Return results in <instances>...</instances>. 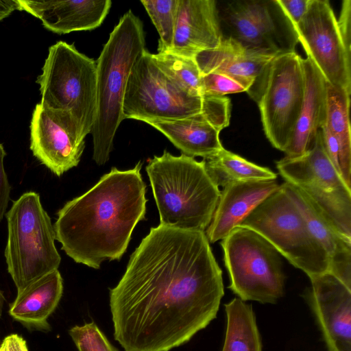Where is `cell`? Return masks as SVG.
I'll list each match as a JSON object with an SVG mask.
<instances>
[{
	"mask_svg": "<svg viewBox=\"0 0 351 351\" xmlns=\"http://www.w3.org/2000/svg\"><path fill=\"white\" fill-rule=\"evenodd\" d=\"M223 295L204 231L152 228L110 290L114 337L125 351H169L216 317Z\"/></svg>",
	"mask_w": 351,
	"mask_h": 351,
	"instance_id": "cell-1",
	"label": "cell"
},
{
	"mask_svg": "<svg viewBox=\"0 0 351 351\" xmlns=\"http://www.w3.org/2000/svg\"><path fill=\"white\" fill-rule=\"evenodd\" d=\"M142 162L128 170L115 167L88 191L67 202L53 224L62 250L77 263L99 269L120 260L136 224L146 213Z\"/></svg>",
	"mask_w": 351,
	"mask_h": 351,
	"instance_id": "cell-2",
	"label": "cell"
},
{
	"mask_svg": "<svg viewBox=\"0 0 351 351\" xmlns=\"http://www.w3.org/2000/svg\"><path fill=\"white\" fill-rule=\"evenodd\" d=\"M145 49L143 23L129 10L111 32L96 61L97 109L90 134L93 158L99 165H104L109 159L115 134L123 120L127 82Z\"/></svg>",
	"mask_w": 351,
	"mask_h": 351,
	"instance_id": "cell-3",
	"label": "cell"
},
{
	"mask_svg": "<svg viewBox=\"0 0 351 351\" xmlns=\"http://www.w3.org/2000/svg\"><path fill=\"white\" fill-rule=\"evenodd\" d=\"M160 215V225L204 231L216 208L220 190L209 177L204 160L165 150L146 166Z\"/></svg>",
	"mask_w": 351,
	"mask_h": 351,
	"instance_id": "cell-4",
	"label": "cell"
},
{
	"mask_svg": "<svg viewBox=\"0 0 351 351\" xmlns=\"http://www.w3.org/2000/svg\"><path fill=\"white\" fill-rule=\"evenodd\" d=\"M204 113L214 123L230 115L226 96H193L169 79L153 61L146 49L135 62L125 90L123 119L143 122L170 120Z\"/></svg>",
	"mask_w": 351,
	"mask_h": 351,
	"instance_id": "cell-5",
	"label": "cell"
},
{
	"mask_svg": "<svg viewBox=\"0 0 351 351\" xmlns=\"http://www.w3.org/2000/svg\"><path fill=\"white\" fill-rule=\"evenodd\" d=\"M5 217L8 240L4 255L8 271L19 292L57 270L61 257L55 245L53 225L39 194L34 191L22 194Z\"/></svg>",
	"mask_w": 351,
	"mask_h": 351,
	"instance_id": "cell-6",
	"label": "cell"
},
{
	"mask_svg": "<svg viewBox=\"0 0 351 351\" xmlns=\"http://www.w3.org/2000/svg\"><path fill=\"white\" fill-rule=\"evenodd\" d=\"M40 104L67 112L82 137L91 132L97 109V63L73 44L58 41L49 48L37 77Z\"/></svg>",
	"mask_w": 351,
	"mask_h": 351,
	"instance_id": "cell-7",
	"label": "cell"
},
{
	"mask_svg": "<svg viewBox=\"0 0 351 351\" xmlns=\"http://www.w3.org/2000/svg\"><path fill=\"white\" fill-rule=\"evenodd\" d=\"M237 226L258 233L309 278L329 272L325 251L311 236L300 210L281 184Z\"/></svg>",
	"mask_w": 351,
	"mask_h": 351,
	"instance_id": "cell-8",
	"label": "cell"
},
{
	"mask_svg": "<svg viewBox=\"0 0 351 351\" xmlns=\"http://www.w3.org/2000/svg\"><path fill=\"white\" fill-rule=\"evenodd\" d=\"M221 245L230 278L228 288L241 300L274 304L284 294L280 256L256 232L237 226Z\"/></svg>",
	"mask_w": 351,
	"mask_h": 351,
	"instance_id": "cell-9",
	"label": "cell"
},
{
	"mask_svg": "<svg viewBox=\"0 0 351 351\" xmlns=\"http://www.w3.org/2000/svg\"><path fill=\"white\" fill-rule=\"evenodd\" d=\"M276 165L285 182L300 190L336 230L351 242V189L328 158L321 130L303 155L285 156Z\"/></svg>",
	"mask_w": 351,
	"mask_h": 351,
	"instance_id": "cell-10",
	"label": "cell"
},
{
	"mask_svg": "<svg viewBox=\"0 0 351 351\" xmlns=\"http://www.w3.org/2000/svg\"><path fill=\"white\" fill-rule=\"evenodd\" d=\"M302 57L296 52L274 57L261 79L247 92L258 106L265 134L285 152L304 99Z\"/></svg>",
	"mask_w": 351,
	"mask_h": 351,
	"instance_id": "cell-11",
	"label": "cell"
},
{
	"mask_svg": "<svg viewBox=\"0 0 351 351\" xmlns=\"http://www.w3.org/2000/svg\"><path fill=\"white\" fill-rule=\"evenodd\" d=\"M217 8L222 36L272 56L296 52L295 26L278 0L224 1Z\"/></svg>",
	"mask_w": 351,
	"mask_h": 351,
	"instance_id": "cell-12",
	"label": "cell"
},
{
	"mask_svg": "<svg viewBox=\"0 0 351 351\" xmlns=\"http://www.w3.org/2000/svg\"><path fill=\"white\" fill-rule=\"evenodd\" d=\"M295 29L307 57L326 81L351 94V45L341 33L330 2L309 0Z\"/></svg>",
	"mask_w": 351,
	"mask_h": 351,
	"instance_id": "cell-13",
	"label": "cell"
},
{
	"mask_svg": "<svg viewBox=\"0 0 351 351\" xmlns=\"http://www.w3.org/2000/svg\"><path fill=\"white\" fill-rule=\"evenodd\" d=\"M33 155L57 176L77 166L85 141L66 112L36 105L30 123Z\"/></svg>",
	"mask_w": 351,
	"mask_h": 351,
	"instance_id": "cell-14",
	"label": "cell"
},
{
	"mask_svg": "<svg viewBox=\"0 0 351 351\" xmlns=\"http://www.w3.org/2000/svg\"><path fill=\"white\" fill-rule=\"evenodd\" d=\"M310 280L308 302L328 351H351V289L329 272Z\"/></svg>",
	"mask_w": 351,
	"mask_h": 351,
	"instance_id": "cell-15",
	"label": "cell"
},
{
	"mask_svg": "<svg viewBox=\"0 0 351 351\" xmlns=\"http://www.w3.org/2000/svg\"><path fill=\"white\" fill-rule=\"evenodd\" d=\"M221 38L217 1L178 0L171 53L194 58L216 47Z\"/></svg>",
	"mask_w": 351,
	"mask_h": 351,
	"instance_id": "cell-16",
	"label": "cell"
},
{
	"mask_svg": "<svg viewBox=\"0 0 351 351\" xmlns=\"http://www.w3.org/2000/svg\"><path fill=\"white\" fill-rule=\"evenodd\" d=\"M19 1L21 10L38 19L47 29L58 34L99 27L112 5L110 0Z\"/></svg>",
	"mask_w": 351,
	"mask_h": 351,
	"instance_id": "cell-17",
	"label": "cell"
},
{
	"mask_svg": "<svg viewBox=\"0 0 351 351\" xmlns=\"http://www.w3.org/2000/svg\"><path fill=\"white\" fill-rule=\"evenodd\" d=\"M280 185L272 180L238 182L223 187L205 232L209 243L225 238Z\"/></svg>",
	"mask_w": 351,
	"mask_h": 351,
	"instance_id": "cell-18",
	"label": "cell"
},
{
	"mask_svg": "<svg viewBox=\"0 0 351 351\" xmlns=\"http://www.w3.org/2000/svg\"><path fill=\"white\" fill-rule=\"evenodd\" d=\"M304 92L300 112L285 156L295 158L303 155L313 145L317 134L326 119V81L308 58H302Z\"/></svg>",
	"mask_w": 351,
	"mask_h": 351,
	"instance_id": "cell-19",
	"label": "cell"
},
{
	"mask_svg": "<svg viewBox=\"0 0 351 351\" xmlns=\"http://www.w3.org/2000/svg\"><path fill=\"white\" fill-rule=\"evenodd\" d=\"M281 185L300 210L311 236L325 251L329 273L351 289V242L336 230L300 190L286 182Z\"/></svg>",
	"mask_w": 351,
	"mask_h": 351,
	"instance_id": "cell-20",
	"label": "cell"
},
{
	"mask_svg": "<svg viewBox=\"0 0 351 351\" xmlns=\"http://www.w3.org/2000/svg\"><path fill=\"white\" fill-rule=\"evenodd\" d=\"M274 57L252 51L230 38L222 36L216 47L197 53L194 59L201 75L222 73L250 82L253 86Z\"/></svg>",
	"mask_w": 351,
	"mask_h": 351,
	"instance_id": "cell-21",
	"label": "cell"
},
{
	"mask_svg": "<svg viewBox=\"0 0 351 351\" xmlns=\"http://www.w3.org/2000/svg\"><path fill=\"white\" fill-rule=\"evenodd\" d=\"M63 292V280L58 269L32 282L17 292L10 304L9 315L32 330L48 332L47 321L56 308Z\"/></svg>",
	"mask_w": 351,
	"mask_h": 351,
	"instance_id": "cell-22",
	"label": "cell"
},
{
	"mask_svg": "<svg viewBox=\"0 0 351 351\" xmlns=\"http://www.w3.org/2000/svg\"><path fill=\"white\" fill-rule=\"evenodd\" d=\"M146 123L162 133L186 156H200L207 160L223 149L219 139L221 130L204 113L182 119Z\"/></svg>",
	"mask_w": 351,
	"mask_h": 351,
	"instance_id": "cell-23",
	"label": "cell"
},
{
	"mask_svg": "<svg viewBox=\"0 0 351 351\" xmlns=\"http://www.w3.org/2000/svg\"><path fill=\"white\" fill-rule=\"evenodd\" d=\"M326 92V119L324 125L339 143V173L346 184L351 189L350 94L327 82Z\"/></svg>",
	"mask_w": 351,
	"mask_h": 351,
	"instance_id": "cell-24",
	"label": "cell"
},
{
	"mask_svg": "<svg viewBox=\"0 0 351 351\" xmlns=\"http://www.w3.org/2000/svg\"><path fill=\"white\" fill-rule=\"evenodd\" d=\"M225 309L227 324L221 351H263L252 306L235 298L225 305Z\"/></svg>",
	"mask_w": 351,
	"mask_h": 351,
	"instance_id": "cell-25",
	"label": "cell"
},
{
	"mask_svg": "<svg viewBox=\"0 0 351 351\" xmlns=\"http://www.w3.org/2000/svg\"><path fill=\"white\" fill-rule=\"evenodd\" d=\"M206 170L219 187L238 182L276 180L277 174L223 148L215 156L204 160Z\"/></svg>",
	"mask_w": 351,
	"mask_h": 351,
	"instance_id": "cell-26",
	"label": "cell"
},
{
	"mask_svg": "<svg viewBox=\"0 0 351 351\" xmlns=\"http://www.w3.org/2000/svg\"><path fill=\"white\" fill-rule=\"evenodd\" d=\"M151 56L158 67L182 90L202 97V75L194 58L171 52L151 53Z\"/></svg>",
	"mask_w": 351,
	"mask_h": 351,
	"instance_id": "cell-27",
	"label": "cell"
},
{
	"mask_svg": "<svg viewBox=\"0 0 351 351\" xmlns=\"http://www.w3.org/2000/svg\"><path fill=\"white\" fill-rule=\"evenodd\" d=\"M159 34L158 53L171 52L176 23L178 0H141Z\"/></svg>",
	"mask_w": 351,
	"mask_h": 351,
	"instance_id": "cell-28",
	"label": "cell"
},
{
	"mask_svg": "<svg viewBox=\"0 0 351 351\" xmlns=\"http://www.w3.org/2000/svg\"><path fill=\"white\" fill-rule=\"evenodd\" d=\"M252 83L222 73L212 72L202 75V96H225L247 92Z\"/></svg>",
	"mask_w": 351,
	"mask_h": 351,
	"instance_id": "cell-29",
	"label": "cell"
},
{
	"mask_svg": "<svg viewBox=\"0 0 351 351\" xmlns=\"http://www.w3.org/2000/svg\"><path fill=\"white\" fill-rule=\"evenodd\" d=\"M69 334L79 351H119L93 322L75 326Z\"/></svg>",
	"mask_w": 351,
	"mask_h": 351,
	"instance_id": "cell-30",
	"label": "cell"
},
{
	"mask_svg": "<svg viewBox=\"0 0 351 351\" xmlns=\"http://www.w3.org/2000/svg\"><path fill=\"white\" fill-rule=\"evenodd\" d=\"M5 156L6 152L4 147L0 143V222L5 215L11 191V186L8 182L3 166V159Z\"/></svg>",
	"mask_w": 351,
	"mask_h": 351,
	"instance_id": "cell-31",
	"label": "cell"
},
{
	"mask_svg": "<svg viewBox=\"0 0 351 351\" xmlns=\"http://www.w3.org/2000/svg\"><path fill=\"white\" fill-rule=\"evenodd\" d=\"M309 0H278L280 5L295 26L305 14Z\"/></svg>",
	"mask_w": 351,
	"mask_h": 351,
	"instance_id": "cell-32",
	"label": "cell"
},
{
	"mask_svg": "<svg viewBox=\"0 0 351 351\" xmlns=\"http://www.w3.org/2000/svg\"><path fill=\"white\" fill-rule=\"evenodd\" d=\"M0 351H28L26 341L18 334L5 337L0 345Z\"/></svg>",
	"mask_w": 351,
	"mask_h": 351,
	"instance_id": "cell-33",
	"label": "cell"
},
{
	"mask_svg": "<svg viewBox=\"0 0 351 351\" xmlns=\"http://www.w3.org/2000/svg\"><path fill=\"white\" fill-rule=\"evenodd\" d=\"M15 10H21L19 0H0V21Z\"/></svg>",
	"mask_w": 351,
	"mask_h": 351,
	"instance_id": "cell-34",
	"label": "cell"
},
{
	"mask_svg": "<svg viewBox=\"0 0 351 351\" xmlns=\"http://www.w3.org/2000/svg\"><path fill=\"white\" fill-rule=\"evenodd\" d=\"M5 300V297H4L2 291L0 290V318L2 315L3 307Z\"/></svg>",
	"mask_w": 351,
	"mask_h": 351,
	"instance_id": "cell-35",
	"label": "cell"
},
{
	"mask_svg": "<svg viewBox=\"0 0 351 351\" xmlns=\"http://www.w3.org/2000/svg\"><path fill=\"white\" fill-rule=\"evenodd\" d=\"M1 341H0V345H1Z\"/></svg>",
	"mask_w": 351,
	"mask_h": 351,
	"instance_id": "cell-36",
	"label": "cell"
}]
</instances>
